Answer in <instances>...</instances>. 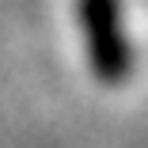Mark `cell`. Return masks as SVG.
I'll return each mask as SVG.
<instances>
[{"label":"cell","mask_w":148,"mask_h":148,"mask_svg":"<svg viewBox=\"0 0 148 148\" xmlns=\"http://www.w3.org/2000/svg\"><path fill=\"white\" fill-rule=\"evenodd\" d=\"M76 15H80V34H84L91 76L103 87L129 84L137 69V53L122 19V0H76Z\"/></svg>","instance_id":"1"}]
</instances>
